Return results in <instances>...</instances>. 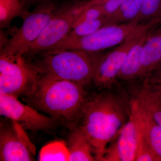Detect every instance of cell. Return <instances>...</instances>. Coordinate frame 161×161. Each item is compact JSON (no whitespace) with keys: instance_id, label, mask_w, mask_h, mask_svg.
<instances>
[{"instance_id":"18","label":"cell","mask_w":161,"mask_h":161,"mask_svg":"<svg viewBox=\"0 0 161 161\" xmlns=\"http://www.w3.org/2000/svg\"><path fill=\"white\" fill-rule=\"evenodd\" d=\"M143 0H125L113 14L108 17L112 24L128 23L136 20L140 13Z\"/></svg>"},{"instance_id":"8","label":"cell","mask_w":161,"mask_h":161,"mask_svg":"<svg viewBox=\"0 0 161 161\" xmlns=\"http://www.w3.org/2000/svg\"><path fill=\"white\" fill-rule=\"evenodd\" d=\"M158 23L153 19L147 23H140L135 31L112 52L104 55L98 64L93 81L101 90L109 89L115 86L118 76L130 49L143 33Z\"/></svg>"},{"instance_id":"21","label":"cell","mask_w":161,"mask_h":161,"mask_svg":"<svg viewBox=\"0 0 161 161\" xmlns=\"http://www.w3.org/2000/svg\"><path fill=\"white\" fill-rule=\"evenodd\" d=\"M161 15V0H143L140 13L136 20L139 23H143Z\"/></svg>"},{"instance_id":"7","label":"cell","mask_w":161,"mask_h":161,"mask_svg":"<svg viewBox=\"0 0 161 161\" xmlns=\"http://www.w3.org/2000/svg\"><path fill=\"white\" fill-rule=\"evenodd\" d=\"M83 1L76 0L59 6L27 54L34 55L48 51L64 40L83 11Z\"/></svg>"},{"instance_id":"17","label":"cell","mask_w":161,"mask_h":161,"mask_svg":"<svg viewBox=\"0 0 161 161\" xmlns=\"http://www.w3.org/2000/svg\"><path fill=\"white\" fill-rule=\"evenodd\" d=\"M70 161H96L89 141L79 127L73 130L68 142Z\"/></svg>"},{"instance_id":"24","label":"cell","mask_w":161,"mask_h":161,"mask_svg":"<svg viewBox=\"0 0 161 161\" xmlns=\"http://www.w3.org/2000/svg\"><path fill=\"white\" fill-rule=\"evenodd\" d=\"M147 78L151 81L161 83V63Z\"/></svg>"},{"instance_id":"5","label":"cell","mask_w":161,"mask_h":161,"mask_svg":"<svg viewBox=\"0 0 161 161\" xmlns=\"http://www.w3.org/2000/svg\"><path fill=\"white\" fill-rule=\"evenodd\" d=\"M34 66L23 55H0V93L13 95H30L40 77Z\"/></svg>"},{"instance_id":"6","label":"cell","mask_w":161,"mask_h":161,"mask_svg":"<svg viewBox=\"0 0 161 161\" xmlns=\"http://www.w3.org/2000/svg\"><path fill=\"white\" fill-rule=\"evenodd\" d=\"M140 23L136 20L128 23L108 25L86 36L62 41L46 53L62 50H79L100 52L123 43L132 34Z\"/></svg>"},{"instance_id":"25","label":"cell","mask_w":161,"mask_h":161,"mask_svg":"<svg viewBox=\"0 0 161 161\" xmlns=\"http://www.w3.org/2000/svg\"><path fill=\"white\" fill-rule=\"evenodd\" d=\"M38 1V3H42V2H44V1H47V0H37Z\"/></svg>"},{"instance_id":"4","label":"cell","mask_w":161,"mask_h":161,"mask_svg":"<svg viewBox=\"0 0 161 161\" xmlns=\"http://www.w3.org/2000/svg\"><path fill=\"white\" fill-rule=\"evenodd\" d=\"M59 6L53 0H47L37 6L25 19L3 48L1 55L16 56L27 54L33 43L40 36Z\"/></svg>"},{"instance_id":"3","label":"cell","mask_w":161,"mask_h":161,"mask_svg":"<svg viewBox=\"0 0 161 161\" xmlns=\"http://www.w3.org/2000/svg\"><path fill=\"white\" fill-rule=\"evenodd\" d=\"M104 55L100 52L65 49L46 53L36 66L42 76L85 85L92 81Z\"/></svg>"},{"instance_id":"11","label":"cell","mask_w":161,"mask_h":161,"mask_svg":"<svg viewBox=\"0 0 161 161\" xmlns=\"http://www.w3.org/2000/svg\"><path fill=\"white\" fill-rule=\"evenodd\" d=\"M130 90L132 100L161 126V84L147 78Z\"/></svg>"},{"instance_id":"16","label":"cell","mask_w":161,"mask_h":161,"mask_svg":"<svg viewBox=\"0 0 161 161\" xmlns=\"http://www.w3.org/2000/svg\"><path fill=\"white\" fill-rule=\"evenodd\" d=\"M39 3L37 0H0L1 29L9 27L15 18L25 19L30 13V7Z\"/></svg>"},{"instance_id":"13","label":"cell","mask_w":161,"mask_h":161,"mask_svg":"<svg viewBox=\"0 0 161 161\" xmlns=\"http://www.w3.org/2000/svg\"><path fill=\"white\" fill-rule=\"evenodd\" d=\"M161 63V25L153 31L150 30L147 36L142 54L140 80L149 78Z\"/></svg>"},{"instance_id":"20","label":"cell","mask_w":161,"mask_h":161,"mask_svg":"<svg viewBox=\"0 0 161 161\" xmlns=\"http://www.w3.org/2000/svg\"><path fill=\"white\" fill-rule=\"evenodd\" d=\"M67 145L62 141H55L47 144L40 150L39 160L69 161Z\"/></svg>"},{"instance_id":"23","label":"cell","mask_w":161,"mask_h":161,"mask_svg":"<svg viewBox=\"0 0 161 161\" xmlns=\"http://www.w3.org/2000/svg\"><path fill=\"white\" fill-rule=\"evenodd\" d=\"M105 16L101 6L99 4L92 5L84 9L76 19L74 26L79 23L96 19Z\"/></svg>"},{"instance_id":"1","label":"cell","mask_w":161,"mask_h":161,"mask_svg":"<svg viewBox=\"0 0 161 161\" xmlns=\"http://www.w3.org/2000/svg\"><path fill=\"white\" fill-rule=\"evenodd\" d=\"M115 87L87 97L80 113L79 128L89 141L96 161H102L107 147L118 137L131 114L129 95Z\"/></svg>"},{"instance_id":"9","label":"cell","mask_w":161,"mask_h":161,"mask_svg":"<svg viewBox=\"0 0 161 161\" xmlns=\"http://www.w3.org/2000/svg\"><path fill=\"white\" fill-rule=\"evenodd\" d=\"M0 114L33 132L49 130L55 124V118L41 114L8 94L0 93Z\"/></svg>"},{"instance_id":"2","label":"cell","mask_w":161,"mask_h":161,"mask_svg":"<svg viewBox=\"0 0 161 161\" xmlns=\"http://www.w3.org/2000/svg\"><path fill=\"white\" fill-rule=\"evenodd\" d=\"M33 103L54 118L71 121L80 117L86 100L83 86L69 80L42 76L29 95Z\"/></svg>"},{"instance_id":"10","label":"cell","mask_w":161,"mask_h":161,"mask_svg":"<svg viewBox=\"0 0 161 161\" xmlns=\"http://www.w3.org/2000/svg\"><path fill=\"white\" fill-rule=\"evenodd\" d=\"M139 126L131 112L118 137L107 147L102 161H135Z\"/></svg>"},{"instance_id":"14","label":"cell","mask_w":161,"mask_h":161,"mask_svg":"<svg viewBox=\"0 0 161 161\" xmlns=\"http://www.w3.org/2000/svg\"><path fill=\"white\" fill-rule=\"evenodd\" d=\"M130 105L144 138L161 161V126L131 99Z\"/></svg>"},{"instance_id":"26","label":"cell","mask_w":161,"mask_h":161,"mask_svg":"<svg viewBox=\"0 0 161 161\" xmlns=\"http://www.w3.org/2000/svg\"></svg>"},{"instance_id":"12","label":"cell","mask_w":161,"mask_h":161,"mask_svg":"<svg viewBox=\"0 0 161 161\" xmlns=\"http://www.w3.org/2000/svg\"><path fill=\"white\" fill-rule=\"evenodd\" d=\"M34 154L14 130L1 128L0 161L34 160Z\"/></svg>"},{"instance_id":"22","label":"cell","mask_w":161,"mask_h":161,"mask_svg":"<svg viewBox=\"0 0 161 161\" xmlns=\"http://www.w3.org/2000/svg\"><path fill=\"white\" fill-rule=\"evenodd\" d=\"M139 129L138 145L135 161H161L144 138L140 126Z\"/></svg>"},{"instance_id":"19","label":"cell","mask_w":161,"mask_h":161,"mask_svg":"<svg viewBox=\"0 0 161 161\" xmlns=\"http://www.w3.org/2000/svg\"><path fill=\"white\" fill-rule=\"evenodd\" d=\"M110 25L113 24L111 23L109 19L107 16H103L92 21L82 22L74 26L68 36L62 41H69L86 36L103 26Z\"/></svg>"},{"instance_id":"15","label":"cell","mask_w":161,"mask_h":161,"mask_svg":"<svg viewBox=\"0 0 161 161\" xmlns=\"http://www.w3.org/2000/svg\"><path fill=\"white\" fill-rule=\"evenodd\" d=\"M152 28L144 32L131 47L119 74L118 80L131 82L140 79L144 46L148 34Z\"/></svg>"}]
</instances>
